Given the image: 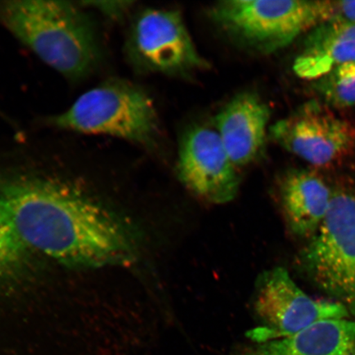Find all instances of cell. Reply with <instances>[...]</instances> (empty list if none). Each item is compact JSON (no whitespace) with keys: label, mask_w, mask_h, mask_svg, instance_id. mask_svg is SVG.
<instances>
[{"label":"cell","mask_w":355,"mask_h":355,"mask_svg":"<svg viewBox=\"0 0 355 355\" xmlns=\"http://www.w3.org/2000/svg\"><path fill=\"white\" fill-rule=\"evenodd\" d=\"M0 202L26 247L73 268L127 266L137 244L126 224L60 182L37 176L0 180Z\"/></svg>","instance_id":"6da1fadb"},{"label":"cell","mask_w":355,"mask_h":355,"mask_svg":"<svg viewBox=\"0 0 355 355\" xmlns=\"http://www.w3.org/2000/svg\"><path fill=\"white\" fill-rule=\"evenodd\" d=\"M0 17L40 60L67 78L86 77L98 63L94 26L72 3L15 0L0 8Z\"/></svg>","instance_id":"7a4b0ae2"},{"label":"cell","mask_w":355,"mask_h":355,"mask_svg":"<svg viewBox=\"0 0 355 355\" xmlns=\"http://www.w3.org/2000/svg\"><path fill=\"white\" fill-rule=\"evenodd\" d=\"M52 123L61 130L111 136L143 145L152 144L158 132L152 100L139 87L119 80L83 93Z\"/></svg>","instance_id":"3957f363"},{"label":"cell","mask_w":355,"mask_h":355,"mask_svg":"<svg viewBox=\"0 0 355 355\" xmlns=\"http://www.w3.org/2000/svg\"><path fill=\"white\" fill-rule=\"evenodd\" d=\"M298 264L319 290L355 317V192L333 193L329 211Z\"/></svg>","instance_id":"277c9868"},{"label":"cell","mask_w":355,"mask_h":355,"mask_svg":"<svg viewBox=\"0 0 355 355\" xmlns=\"http://www.w3.org/2000/svg\"><path fill=\"white\" fill-rule=\"evenodd\" d=\"M213 21L243 47L272 54L320 24V1L227 0L211 7Z\"/></svg>","instance_id":"5b68a950"},{"label":"cell","mask_w":355,"mask_h":355,"mask_svg":"<svg viewBox=\"0 0 355 355\" xmlns=\"http://www.w3.org/2000/svg\"><path fill=\"white\" fill-rule=\"evenodd\" d=\"M252 308L261 327L250 332L256 343L284 338L313 324L347 318L349 313L336 302L311 298L296 285L285 268L265 270L257 279Z\"/></svg>","instance_id":"8992f818"},{"label":"cell","mask_w":355,"mask_h":355,"mask_svg":"<svg viewBox=\"0 0 355 355\" xmlns=\"http://www.w3.org/2000/svg\"><path fill=\"white\" fill-rule=\"evenodd\" d=\"M128 51L140 69L180 75L207 68L180 12L148 10L133 24Z\"/></svg>","instance_id":"52a82bcc"},{"label":"cell","mask_w":355,"mask_h":355,"mask_svg":"<svg viewBox=\"0 0 355 355\" xmlns=\"http://www.w3.org/2000/svg\"><path fill=\"white\" fill-rule=\"evenodd\" d=\"M270 135L287 152L318 166L335 162L355 143V131L348 123L315 103L273 124Z\"/></svg>","instance_id":"ba28073f"},{"label":"cell","mask_w":355,"mask_h":355,"mask_svg":"<svg viewBox=\"0 0 355 355\" xmlns=\"http://www.w3.org/2000/svg\"><path fill=\"white\" fill-rule=\"evenodd\" d=\"M178 175L186 188L208 202H229L238 193L236 166L218 133L211 128L196 127L185 135L180 150Z\"/></svg>","instance_id":"9c48e42d"},{"label":"cell","mask_w":355,"mask_h":355,"mask_svg":"<svg viewBox=\"0 0 355 355\" xmlns=\"http://www.w3.org/2000/svg\"><path fill=\"white\" fill-rule=\"evenodd\" d=\"M270 110L254 93L239 94L226 104L216 119V132L236 167L256 161L263 152Z\"/></svg>","instance_id":"30bf717a"},{"label":"cell","mask_w":355,"mask_h":355,"mask_svg":"<svg viewBox=\"0 0 355 355\" xmlns=\"http://www.w3.org/2000/svg\"><path fill=\"white\" fill-rule=\"evenodd\" d=\"M332 195L325 182L314 173L288 171L279 182V198L291 232L299 237H312L329 211Z\"/></svg>","instance_id":"8fae6325"},{"label":"cell","mask_w":355,"mask_h":355,"mask_svg":"<svg viewBox=\"0 0 355 355\" xmlns=\"http://www.w3.org/2000/svg\"><path fill=\"white\" fill-rule=\"evenodd\" d=\"M255 343L227 355H355V322L321 321L295 335Z\"/></svg>","instance_id":"7c38bea8"},{"label":"cell","mask_w":355,"mask_h":355,"mask_svg":"<svg viewBox=\"0 0 355 355\" xmlns=\"http://www.w3.org/2000/svg\"><path fill=\"white\" fill-rule=\"evenodd\" d=\"M354 61L355 24L328 20L309 31L293 69L297 76L314 82Z\"/></svg>","instance_id":"4fadbf2b"},{"label":"cell","mask_w":355,"mask_h":355,"mask_svg":"<svg viewBox=\"0 0 355 355\" xmlns=\"http://www.w3.org/2000/svg\"><path fill=\"white\" fill-rule=\"evenodd\" d=\"M324 103L334 108L355 106V61L338 67L313 83Z\"/></svg>","instance_id":"5bb4252c"},{"label":"cell","mask_w":355,"mask_h":355,"mask_svg":"<svg viewBox=\"0 0 355 355\" xmlns=\"http://www.w3.org/2000/svg\"><path fill=\"white\" fill-rule=\"evenodd\" d=\"M26 246L0 202V277L12 274L24 260Z\"/></svg>","instance_id":"9a60e30c"},{"label":"cell","mask_w":355,"mask_h":355,"mask_svg":"<svg viewBox=\"0 0 355 355\" xmlns=\"http://www.w3.org/2000/svg\"><path fill=\"white\" fill-rule=\"evenodd\" d=\"M320 8L322 21L340 20L355 24V0L320 1Z\"/></svg>","instance_id":"2e32d148"},{"label":"cell","mask_w":355,"mask_h":355,"mask_svg":"<svg viewBox=\"0 0 355 355\" xmlns=\"http://www.w3.org/2000/svg\"><path fill=\"white\" fill-rule=\"evenodd\" d=\"M95 4V7L101 12L112 17H119L122 15L128 8V4L130 2H96L92 3Z\"/></svg>","instance_id":"e0dca14e"}]
</instances>
